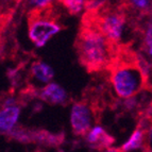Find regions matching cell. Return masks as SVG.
Here are the masks:
<instances>
[{
	"label": "cell",
	"mask_w": 152,
	"mask_h": 152,
	"mask_svg": "<svg viewBox=\"0 0 152 152\" xmlns=\"http://www.w3.org/2000/svg\"><path fill=\"white\" fill-rule=\"evenodd\" d=\"M30 76L36 81L47 85L52 81L54 77V71L49 64L43 61H35L31 65Z\"/></svg>",
	"instance_id": "cell-9"
},
{
	"label": "cell",
	"mask_w": 152,
	"mask_h": 152,
	"mask_svg": "<svg viewBox=\"0 0 152 152\" xmlns=\"http://www.w3.org/2000/svg\"><path fill=\"white\" fill-rule=\"evenodd\" d=\"M86 142L95 149L107 150L110 146H112L115 142V138L107 134L102 127L96 126V127L91 128V131L87 133Z\"/></svg>",
	"instance_id": "cell-8"
},
{
	"label": "cell",
	"mask_w": 152,
	"mask_h": 152,
	"mask_svg": "<svg viewBox=\"0 0 152 152\" xmlns=\"http://www.w3.org/2000/svg\"><path fill=\"white\" fill-rule=\"evenodd\" d=\"M107 70L115 94L121 99L136 96L151 82L152 65L127 45L118 48Z\"/></svg>",
	"instance_id": "cell-1"
},
{
	"label": "cell",
	"mask_w": 152,
	"mask_h": 152,
	"mask_svg": "<svg viewBox=\"0 0 152 152\" xmlns=\"http://www.w3.org/2000/svg\"><path fill=\"white\" fill-rule=\"evenodd\" d=\"M142 33V46L140 49L144 52L142 58L152 65V21L144 23L140 28Z\"/></svg>",
	"instance_id": "cell-10"
},
{
	"label": "cell",
	"mask_w": 152,
	"mask_h": 152,
	"mask_svg": "<svg viewBox=\"0 0 152 152\" xmlns=\"http://www.w3.org/2000/svg\"><path fill=\"white\" fill-rule=\"evenodd\" d=\"M105 152H121L119 149H116V148H109L107 150H105Z\"/></svg>",
	"instance_id": "cell-14"
},
{
	"label": "cell",
	"mask_w": 152,
	"mask_h": 152,
	"mask_svg": "<svg viewBox=\"0 0 152 152\" xmlns=\"http://www.w3.org/2000/svg\"><path fill=\"white\" fill-rule=\"evenodd\" d=\"M144 127L145 137L142 150L144 152H152V110L149 112L147 117H145L142 121L140 122Z\"/></svg>",
	"instance_id": "cell-12"
},
{
	"label": "cell",
	"mask_w": 152,
	"mask_h": 152,
	"mask_svg": "<svg viewBox=\"0 0 152 152\" xmlns=\"http://www.w3.org/2000/svg\"><path fill=\"white\" fill-rule=\"evenodd\" d=\"M100 10L88 11L94 16L98 28L113 46L119 48L124 46L122 36L127 27V8L126 7H105Z\"/></svg>",
	"instance_id": "cell-4"
},
{
	"label": "cell",
	"mask_w": 152,
	"mask_h": 152,
	"mask_svg": "<svg viewBox=\"0 0 152 152\" xmlns=\"http://www.w3.org/2000/svg\"><path fill=\"white\" fill-rule=\"evenodd\" d=\"M39 98L43 101L47 102L49 104H52V105H56V104L64 105L68 102L67 91L61 85L53 83V82L45 85L39 91Z\"/></svg>",
	"instance_id": "cell-6"
},
{
	"label": "cell",
	"mask_w": 152,
	"mask_h": 152,
	"mask_svg": "<svg viewBox=\"0 0 152 152\" xmlns=\"http://www.w3.org/2000/svg\"><path fill=\"white\" fill-rule=\"evenodd\" d=\"M94 120L93 107L85 100L74 103L70 112V124L74 134L77 136H86L91 130Z\"/></svg>",
	"instance_id": "cell-5"
},
{
	"label": "cell",
	"mask_w": 152,
	"mask_h": 152,
	"mask_svg": "<svg viewBox=\"0 0 152 152\" xmlns=\"http://www.w3.org/2000/svg\"><path fill=\"white\" fill-rule=\"evenodd\" d=\"M20 115V107L17 103L0 107V132L11 133L14 130Z\"/></svg>",
	"instance_id": "cell-7"
},
{
	"label": "cell",
	"mask_w": 152,
	"mask_h": 152,
	"mask_svg": "<svg viewBox=\"0 0 152 152\" xmlns=\"http://www.w3.org/2000/svg\"><path fill=\"white\" fill-rule=\"evenodd\" d=\"M144 137H145L144 127H142V124L140 122V124H137L136 129L133 131L130 138L119 148V150L121 152H130L132 150L142 148V145H144Z\"/></svg>",
	"instance_id": "cell-11"
},
{
	"label": "cell",
	"mask_w": 152,
	"mask_h": 152,
	"mask_svg": "<svg viewBox=\"0 0 152 152\" xmlns=\"http://www.w3.org/2000/svg\"><path fill=\"white\" fill-rule=\"evenodd\" d=\"M60 3L64 5V8H66V10L71 15H77L85 8V1L83 0H67V1H60Z\"/></svg>",
	"instance_id": "cell-13"
},
{
	"label": "cell",
	"mask_w": 152,
	"mask_h": 152,
	"mask_svg": "<svg viewBox=\"0 0 152 152\" xmlns=\"http://www.w3.org/2000/svg\"><path fill=\"white\" fill-rule=\"evenodd\" d=\"M53 2L43 8H32L28 15L29 37L36 47H44L64 27L60 23V16Z\"/></svg>",
	"instance_id": "cell-3"
},
{
	"label": "cell",
	"mask_w": 152,
	"mask_h": 152,
	"mask_svg": "<svg viewBox=\"0 0 152 152\" xmlns=\"http://www.w3.org/2000/svg\"><path fill=\"white\" fill-rule=\"evenodd\" d=\"M76 51L79 61L88 72L107 70L116 56L118 48L103 35L94 16L86 11L76 38Z\"/></svg>",
	"instance_id": "cell-2"
},
{
	"label": "cell",
	"mask_w": 152,
	"mask_h": 152,
	"mask_svg": "<svg viewBox=\"0 0 152 152\" xmlns=\"http://www.w3.org/2000/svg\"><path fill=\"white\" fill-rule=\"evenodd\" d=\"M151 17H152V14H151Z\"/></svg>",
	"instance_id": "cell-15"
}]
</instances>
